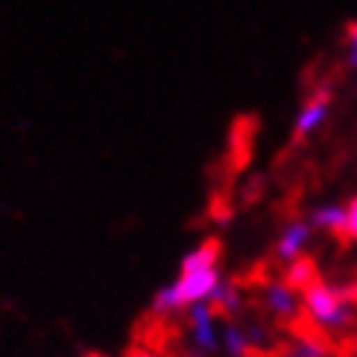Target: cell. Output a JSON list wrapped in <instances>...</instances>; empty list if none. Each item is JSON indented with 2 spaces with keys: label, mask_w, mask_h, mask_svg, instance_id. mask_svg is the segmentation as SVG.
Instances as JSON below:
<instances>
[{
  "label": "cell",
  "mask_w": 357,
  "mask_h": 357,
  "mask_svg": "<svg viewBox=\"0 0 357 357\" xmlns=\"http://www.w3.org/2000/svg\"><path fill=\"white\" fill-rule=\"evenodd\" d=\"M302 314L317 331H349L357 319V287H337L319 278L302 293Z\"/></svg>",
  "instance_id": "obj_1"
},
{
  "label": "cell",
  "mask_w": 357,
  "mask_h": 357,
  "mask_svg": "<svg viewBox=\"0 0 357 357\" xmlns=\"http://www.w3.org/2000/svg\"><path fill=\"white\" fill-rule=\"evenodd\" d=\"M222 281L226 278H222L220 266H214V270H197V273H178L170 284L155 290L150 302V314L173 317V314H182V310H190L193 305H211Z\"/></svg>",
  "instance_id": "obj_2"
},
{
  "label": "cell",
  "mask_w": 357,
  "mask_h": 357,
  "mask_svg": "<svg viewBox=\"0 0 357 357\" xmlns=\"http://www.w3.org/2000/svg\"><path fill=\"white\" fill-rule=\"evenodd\" d=\"M185 314H188L190 351H197L202 357H214L222 346V325L214 305H193Z\"/></svg>",
  "instance_id": "obj_3"
},
{
  "label": "cell",
  "mask_w": 357,
  "mask_h": 357,
  "mask_svg": "<svg viewBox=\"0 0 357 357\" xmlns=\"http://www.w3.org/2000/svg\"><path fill=\"white\" fill-rule=\"evenodd\" d=\"M264 310L278 322H296L302 317V293H296L284 278L266 281L261 290Z\"/></svg>",
  "instance_id": "obj_4"
},
{
  "label": "cell",
  "mask_w": 357,
  "mask_h": 357,
  "mask_svg": "<svg viewBox=\"0 0 357 357\" xmlns=\"http://www.w3.org/2000/svg\"><path fill=\"white\" fill-rule=\"evenodd\" d=\"M310 241H314V226H310L307 220L296 217V220H290L287 226L278 231L275 246H273V255H275V261H281V264L287 266V264H293V261L305 258Z\"/></svg>",
  "instance_id": "obj_5"
},
{
  "label": "cell",
  "mask_w": 357,
  "mask_h": 357,
  "mask_svg": "<svg viewBox=\"0 0 357 357\" xmlns=\"http://www.w3.org/2000/svg\"><path fill=\"white\" fill-rule=\"evenodd\" d=\"M328 114H331V94L328 91H319L310 100H305L302 109L296 112V121H293L296 138H310L314 132H319L322 123L328 121Z\"/></svg>",
  "instance_id": "obj_6"
},
{
  "label": "cell",
  "mask_w": 357,
  "mask_h": 357,
  "mask_svg": "<svg viewBox=\"0 0 357 357\" xmlns=\"http://www.w3.org/2000/svg\"><path fill=\"white\" fill-rule=\"evenodd\" d=\"M307 222L314 226V231L325 234H343L346 231V202H322L310 211Z\"/></svg>",
  "instance_id": "obj_7"
},
{
  "label": "cell",
  "mask_w": 357,
  "mask_h": 357,
  "mask_svg": "<svg viewBox=\"0 0 357 357\" xmlns=\"http://www.w3.org/2000/svg\"><path fill=\"white\" fill-rule=\"evenodd\" d=\"M220 241H202L199 246H193L188 255L182 258V264H178V273H197V270H214V266H220Z\"/></svg>",
  "instance_id": "obj_8"
},
{
  "label": "cell",
  "mask_w": 357,
  "mask_h": 357,
  "mask_svg": "<svg viewBox=\"0 0 357 357\" xmlns=\"http://www.w3.org/2000/svg\"><path fill=\"white\" fill-rule=\"evenodd\" d=\"M278 357H331V346L317 334H296L278 349Z\"/></svg>",
  "instance_id": "obj_9"
},
{
  "label": "cell",
  "mask_w": 357,
  "mask_h": 357,
  "mask_svg": "<svg viewBox=\"0 0 357 357\" xmlns=\"http://www.w3.org/2000/svg\"><path fill=\"white\" fill-rule=\"evenodd\" d=\"M220 351L226 357H252L255 354V346H252V340L246 334V325L241 322H222V346Z\"/></svg>",
  "instance_id": "obj_10"
},
{
  "label": "cell",
  "mask_w": 357,
  "mask_h": 357,
  "mask_svg": "<svg viewBox=\"0 0 357 357\" xmlns=\"http://www.w3.org/2000/svg\"><path fill=\"white\" fill-rule=\"evenodd\" d=\"M284 281L296 290V293H305L307 287H314L319 281V270H317V261L314 258H299L284 266Z\"/></svg>",
  "instance_id": "obj_11"
},
{
  "label": "cell",
  "mask_w": 357,
  "mask_h": 357,
  "mask_svg": "<svg viewBox=\"0 0 357 357\" xmlns=\"http://www.w3.org/2000/svg\"><path fill=\"white\" fill-rule=\"evenodd\" d=\"M211 305H214L217 314H222V317H237V314L243 310V293H241V287H237L234 281L226 278V281L220 284V290L214 293Z\"/></svg>",
  "instance_id": "obj_12"
},
{
  "label": "cell",
  "mask_w": 357,
  "mask_h": 357,
  "mask_svg": "<svg viewBox=\"0 0 357 357\" xmlns=\"http://www.w3.org/2000/svg\"><path fill=\"white\" fill-rule=\"evenodd\" d=\"M343 59H346V68L349 70H357V21H349V26H346V50H343Z\"/></svg>",
  "instance_id": "obj_13"
},
{
  "label": "cell",
  "mask_w": 357,
  "mask_h": 357,
  "mask_svg": "<svg viewBox=\"0 0 357 357\" xmlns=\"http://www.w3.org/2000/svg\"><path fill=\"white\" fill-rule=\"evenodd\" d=\"M246 334H249V340H252V346L255 349H270L273 346V331L266 328V325H261V322H249Z\"/></svg>",
  "instance_id": "obj_14"
},
{
  "label": "cell",
  "mask_w": 357,
  "mask_h": 357,
  "mask_svg": "<svg viewBox=\"0 0 357 357\" xmlns=\"http://www.w3.org/2000/svg\"><path fill=\"white\" fill-rule=\"evenodd\" d=\"M346 241L357 243V193L346 202V231H343Z\"/></svg>",
  "instance_id": "obj_15"
},
{
  "label": "cell",
  "mask_w": 357,
  "mask_h": 357,
  "mask_svg": "<svg viewBox=\"0 0 357 357\" xmlns=\"http://www.w3.org/2000/svg\"><path fill=\"white\" fill-rule=\"evenodd\" d=\"M129 357H155V354H153V351H146V349H132Z\"/></svg>",
  "instance_id": "obj_16"
},
{
  "label": "cell",
  "mask_w": 357,
  "mask_h": 357,
  "mask_svg": "<svg viewBox=\"0 0 357 357\" xmlns=\"http://www.w3.org/2000/svg\"><path fill=\"white\" fill-rule=\"evenodd\" d=\"M354 275H357V264H354Z\"/></svg>",
  "instance_id": "obj_17"
}]
</instances>
